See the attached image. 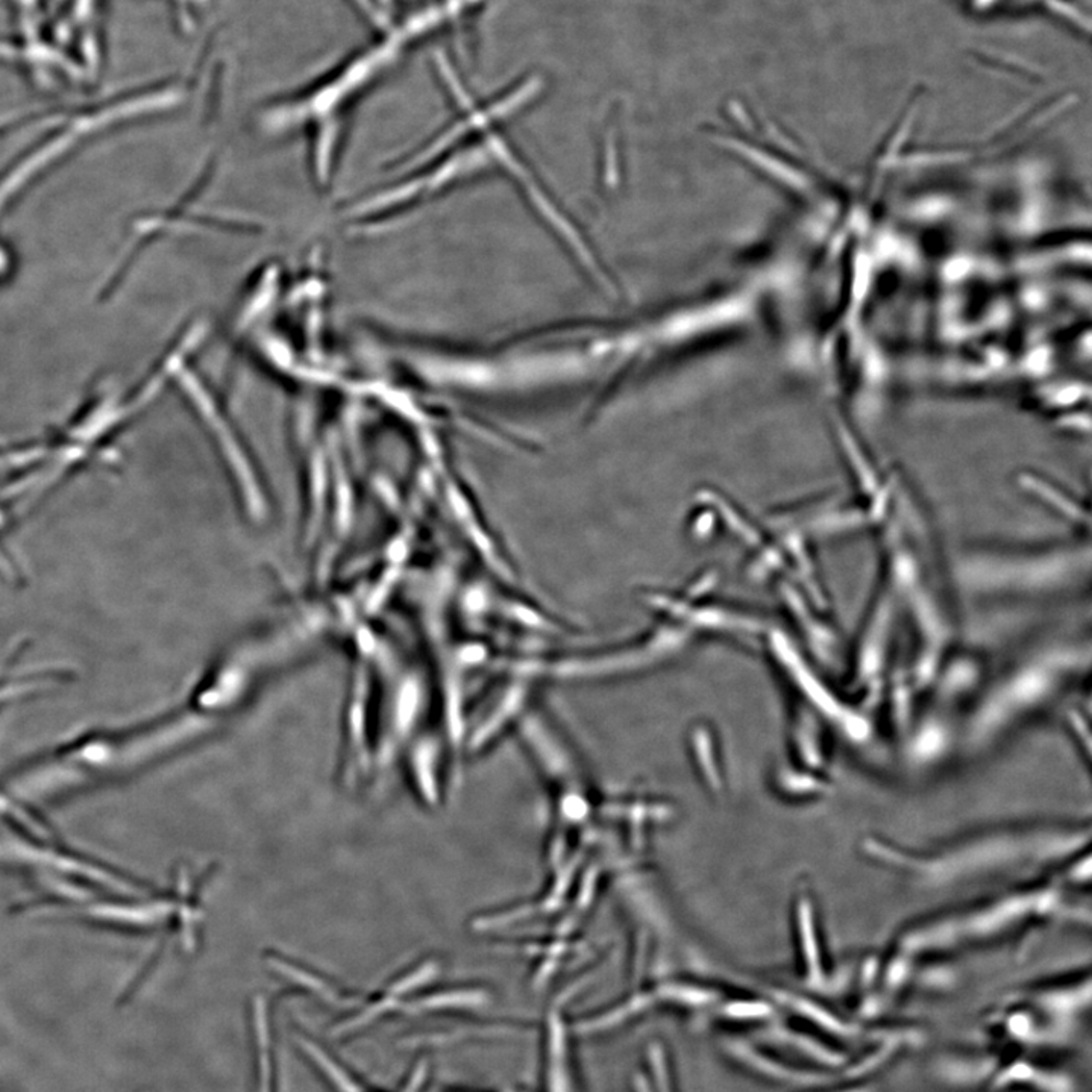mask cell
I'll return each mask as SVG.
<instances>
[{"label":"cell","mask_w":1092,"mask_h":1092,"mask_svg":"<svg viewBox=\"0 0 1092 1092\" xmlns=\"http://www.w3.org/2000/svg\"><path fill=\"white\" fill-rule=\"evenodd\" d=\"M900 746L907 767L923 771L935 767L952 749H957V739L946 724L930 721L920 727H910Z\"/></svg>","instance_id":"7"},{"label":"cell","mask_w":1092,"mask_h":1092,"mask_svg":"<svg viewBox=\"0 0 1092 1092\" xmlns=\"http://www.w3.org/2000/svg\"><path fill=\"white\" fill-rule=\"evenodd\" d=\"M260 1036H262V1042H260V1047H262V1056H260V1059H262V1092H270V1059L269 1046H267L269 1035L266 1031L265 1021H262Z\"/></svg>","instance_id":"12"},{"label":"cell","mask_w":1092,"mask_h":1092,"mask_svg":"<svg viewBox=\"0 0 1092 1092\" xmlns=\"http://www.w3.org/2000/svg\"><path fill=\"white\" fill-rule=\"evenodd\" d=\"M307 1047H309L310 1054H312V1056L315 1057L317 1062H319L320 1067H323V1070L326 1071V1075H330V1078L333 1079L334 1083H336V1085L339 1086L342 1091L360 1092L359 1086L355 1085L354 1081L349 1080V1078H347L344 1073H342V1071L339 1070V1068H337L330 1059H326L325 1054H323L320 1050H317L313 1046Z\"/></svg>","instance_id":"11"},{"label":"cell","mask_w":1092,"mask_h":1092,"mask_svg":"<svg viewBox=\"0 0 1092 1092\" xmlns=\"http://www.w3.org/2000/svg\"><path fill=\"white\" fill-rule=\"evenodd\" d=\"M1089 820H1041L1000 824L925 849L867 835L857 849L863 859L910 885L942 889L1014 874L1052 876L1089 850Z\"/></svg>","instance_id":"1"},{"label":"cell","mask_w":1092,"mask_h":1092,"mask_svg":"<svg viewBox=\"0 0 1092 1092\" xmlns=\"http://www.w3.org/2000/svg\"><path fill=\"white\" fill-rule=\"evenodd\" d=\"M1015 992L1071 1042L1091 1007V976L1086 970L1039 981Z\"/></svg>","instance_id":"5"},{"label":"cell","mask_w":1092,"mask_h":1092,"mask_svg":"<svg viewBox=\"0 0 1092 1092\" xmlns=\"http://www.w3.org/2000/svg\"><path fill=\"white\" fill-rule=\"evenodd\" d=\"M634 1092H652L651 1086L644 1076L634 1078Z\"/></svg>","instance_id":"13"},{"label":"cell","mask_w":1092,"mask_h":1092,"mask_svg":"<svg viewBox=\"0 0 1092 1092\" xmlns=\"http://www.w3.org/2000/svg\"><path fill=\"white\" fill-rule=\"evenodd\" d=\"M1068 728H1070L1071 738H1073L1085 767H1089V763H1091V734H1089L1088 724L1083 723L1078 713H1073L1070 717V723H1068Z\"/></svg>","instance_id":"10"},{"label":"cell","mask_w":1092,"mask_h":1092,"mask_svg":"<svg viewBox=\"0 0 1092 1092\" xmlns=\"http://www.w3.org/2000/svg\"><path fill=\"white\" fill-rule=\"evenodd\" d=\"M1076 894L1054 876L1030 878L989 899L910 921L889 947L921 964L1020 938L1050 923L1089 926L1081 920L1088 907L1076 902Z\"/></svg>","instance_id":"2"},{"label":"cell","mask_w":1092,"mask_h":1092,"mask_svg":"<svg viewBox=\"0 0 1092 1092\" xmlns=\"http://www.w3.org/2000/svg\"><path fill=\"white\" fill-rule=\"evenodd\" d=\"M792 749L799 767L831 777L830 741H827L825 731L817 721L800 720L794 725Z\"/></svg>","instance_id":"8"},{"label":"cell","mask_w":1092,"mask_h":1092,"mask_svg":"<svg viewBox=\"0 0 1092 1092\" xmlns=\"http://www.w3.org/2000/svg\"><path fill=\"white\" fill-rule=\"evenodd\" d=\"M481 2L483 0H441L439 4L423 8L407 18L401 28L394 31L386 41L372 47L369 52L344 67L342 75L334 76L299 101L275 108L269 114L270 123L276 131H281L299 125L302 120L330 115L337 107H342L349 99L347 96H354L381 68L391 64L405 44L418 38L416 36L430 33L442 26V23L454 20Z\"/></svg>","instance_id":"3"},{"label":"cell","mask_w":1092,"mask_h":1092,"mask_svg":"<svg viewBox=\"0 0 1092 1092\" xmlns=\"http://www.w3.org/2000/svg\"><path fill=\"white\" fill-rule=\"evenodd\" d=\"M794 927L800 978L812 994L830 992L835 968L828 956L815 891L801 881L794 896Z\"/></svg>","instance_id":"4"},{"label":"cell","mask_w":1092,"mask_h":1092,"mask_svg":"<svg viewBox=\"0 0 1092 1092\" xmlns=\"http://www.w3.org/2000/svg\"><path fill=\"white\" fill-rule=\"evenodd\" d=\"M778 788L791 799L818 801L833 796L835 783L833 777L797 765L796 768L786 767L778 774Z\"/></svg>","instance_id":"9"},{"label":"cell","mask_w":1092,"mask_h":1092,"mask_svg":"<svg viewBox=\"0 0 1092 1092\" xmlns=\"http://www.w3.org/2000/svg\"><path fill=\"white\" fill-rule=\"evenodd\" d=\"M562 1010L552 1007L545 1030V1089L546 1092L573 1091L571 1070V1031Z\"/></svg>","instance_id":"6"}]
</instances>
